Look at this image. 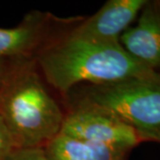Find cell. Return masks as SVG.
Wrapping results in <instances>:
<instances>
[{
    "mask_svg": "<svg viewBox=\"0 0 160 160\" xmlns=\"http://www.w3.org/2000/svg\"><path fill=\"white\" fill-rule=\"evenodd\" d=\"M46 80L62 92L82 83L109 85L157 76L119 42H98L68 34L50 42L35 59Z\"/></svg>",
    "mask_w": 160,
    "mask_h": 160,
    "instance_id": "6da1fadb",
    "label": "cell"
},
{
    "mask_svg": "<svg viewBox=\"0 0 160 160\" xmlns=\"http://www.w3.org/2000/svg\"><path fill=\"white\" fill-rule=\"evenodd\" d=\"M0 116L16 149L44 148L61 132L64 115L32 59L12 60L0 86Z\"/></svg>",
    "mask_w": 160,
    "mask_h": 160,
    "instance_id": "7a4b0ae2",
    "label": "cell"
},
{
    "mask_svg": "<svg viewBox=\"0 0 160 160\" xmlns=\"http://www.w3.org/2000/svg\"><path fill=\"white\" fill-rule=\"evenodd\" d=\"M81 100L110 111L137 132L142 141L160 142V75L89 86Z\"/></svg>",
    "mask_w": 160,
    "mask_h": 160,
    "instance_id": "3957f363",
    "label": "cell"
},
{
    "mask_svg": "<svg viewBox=\"0 0 160 160\" xmlns=\"http://www.w3.org/2000/svg\"><path fill=\"white\" fill-rule=\"evenodd\" d=\"M60 132L85 142L131 149L142 142L136 132L110 111L83 100L64 116Z\"/></svg>",
    "mask_w": 160,
    "mask_h": 160,
    "instance_id": "277c9868",
    "label": "cell"
},
{
    "mask_svg": "<svg viewBox=\"0 0 160 160\" xmlns=\"http://www.w3.org/2000/svg\"><path fill=\"white\" fill-rule=\"evenodd\" d=\"M146 0H109L91 17L87 18L69 34L98 42H119L147 4Z\"/></svg>",
    "mask_w": 160,
    "mask_h": 160,
    "instance_id": "5b68a950",
    "label": "cell"
},
{
    "mask_svg": "<svg viewBox=\"0 0 160 160\" xmlns=\"http://www.w3.org/2000/svg\"><path fill=\"white\" fill-rule=\"evenodd\" d=\"M51 20L48 13L33 11L16 27L0 28V58L22 60L38 55L46 46Z\"/></svg>",
    "mask_w": 160,
    "mask_h": 160,
    "instance_id": "8992f818",
    "label": "cell"
},
{
    "mask_svg": "<svg viewBox=\"0 0 160 160\" xmlns=\"http://www.w3.org/2000/svg\"><path fill=\"white\" fill-rule=\"evenodd\" d=\"M119 43L148 68L160 69V4L148 1L140 12L136 25L121 35Z\"/></svg>",
    "mask_w": 160,
    "mask_h": 160,
    "instance_id": "52a82bcc",
    "label": "cell"
},
{
    "mask_svg": "<svg viewBox=\"0 0 160 160\" xmlns=\"http://www.w3.org/2000/svg\"><path fill=\"white\" fill-rule=\"evenodd\" d=\"M48 160H126L131 148L78 140L59 132L43 148Z\"/></svg>",
    "mask_w": 160,
    "mask_h": 160,
    "instance_id": "ba28073f",
    "label": "cell"
},
{
    "mask_svg": "<svg viewBox=\"0 0 160 160\" xmlns=\"http://www.w3.org/2000/svg\"><path fill=\"white\" fill-rule=\"evenodd\" d=\"M15 149L16 148L11 133L3 118L0 116V160H6Z\"/></svg>",
    "mask_w": 160,
    "mask_h": 160,
    "instance_id": "9c48e42d",
    "label": "cell"
},
{
    "mask_svg": "<svg viewBox=\"0 0 160 160\" xmlns=\"http://www.w3.org/2000/svg\"><path fill=\"white\" fill-rule=\"evenodd\" d=\"M6 160H48L43 148L16 149Z\"/></svg>",
    "mask_w": 160,
    "mask_h": 160,
    "instance_id": "30bf717a",
    "label": "cell"
},
{
    "mask_svg": "<svg viewBox=\"0 0 160 160\" xmlns=\"http://www.w3.org/2000/svg\"><path fill=\"white\" fill-rule=\"evenodd\" d=\"M11 61L12 60L0 58V86H2L6 74L8 72V69L10 68Z\"/></svg>",
    "mask_w": 160,
    "mask_h": 160,
    "instance_id": "8fae6325",
    "label": "cell"
}]
</instances>
